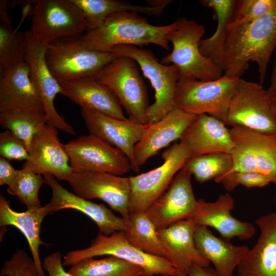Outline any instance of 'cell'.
Returning <instances> with one entry per match:
<instances>
[{
  "instance_id": "29",
  "label": "cell",
  "mask_w": 276,
  "mask_h": 276,
  "mask_svg": "<svg viewBox=\"0 0 276 276\" xmlns=\"http://www.w3.org/2000/svg\"><path fill=\"white\" fill-rule=\"evenodd\" d=\"M85 19L87 31L99 26L109 15L121 12H131L148 15H160L166 6L152 7L119 0H71Z\"/></svg>"
},
{
  "instance_id": "34",
  "label": "cell",
  "mask_w": 276,
  "mask_h": 276,
  "mask_svg": "<svg viewBox=\"0 0 276 276\" xmlns=\"http://www.w3.org/2000/svg\"><path fill=\"white\" fill-rule=\"evenodd\" d=\"M2 127L21 140L29 150L36 134L47 124L43 111H21L0 113Z\"/></svg>"
},
{
  "instance_id": "19",
  "label": "cell",
  "mask_w": 276,
  "mask_h": 276,
  "mask_svg": "<svg viewBox=\"0 0 276 276\" xmlns=\"http://www.w3.org/2000/svg\"><path fill=\"white\" fill-rule=\"evenodd\" d=\"M43 176L45 183L52 191L50 201L47 204L51 213L64 209L75 210L90 218L97 225L99 232L105 235L124 231L125 220L116 215L105 204L93 202L69 191L51 175Z\"/></svg>"
},
{
  "instance_id": "35",
  "label": "cell",
  "mask_w": 276,
  "mask_h": 276,
  "mask_svg": "<svg viewBox=\"0 0 276 276\" xmlns=\"http://www.w3.org/2000/svg\"><path fill=\"white\" fill-rule=\"evenodd\" d=\"M27 39L26 32L0 24L1 69H8L25 62Z\"/></svg>"
},
{
  "instance_id": "7",
  "label": "cell",
  "mask_w": 276,
  "mask_h": 276,
  "mask_svg": "<svg viewBox=\"0 0 276 276\" xmlns=\"http://www.w3.org/2000/svg\"><path fill=\"white\" fill-rule=\"evenodd\" d=\"M110 52L116 56L134 59L154 90V102L146 113V125L158 121L175 108L174 95L179 76L174 65L163 64L150 50L134 45H117Z\"/></svg>"
},
{
  "instance_id": "12",
  "label": "cell",
  "mask_w": 276,
  "mask_h": 276,
  "mask_svg": "<svg viewBox=\"0 0 276 276\" xmlns=\"http://www.w3.org/2000/svg\"><path fill=\"white\" fill-rule=\"evenodd\" d=\"M224 123L268 133H276L270 97L262 84L240 78Z\"/></svg>"
},
{
  "instance_id": "17",
  "label": "cell",
  "mask_w": 276,
  "mask_h": 276,
  "mask_svg": "<svg viewBox=\"0 0 276 276\" xmlns=\"http://www.w3.org/2000/svg\"><path fill=\"white\" fill-rule=\"evenodd\" d=\"M57 130L46 124L36 134L28 150L29 159L22 168L68 181L74 171L65 146L59 141Z\"/></svg>"
},
{
  "instance_id": "1",
  "label": "cell",
  "mask_w": 276,
  "mask_h": 276,
  "mask_svg": "<svg viewBox=\"0 0 276 276\" xmlns=\"http://www.w3.org/2000/svg\"><path fill=\"white\" fill-rule=\"evenodd\" d=\"M276 48V10L255 21L229 23L221 68L224 74L241 78L249 61L258 66L260 83L265 80L268 64Z\"/></svg>"
},
{
  "instance_id": "36",
  "label": "cell",
  "mask_w": 276,
  "mask_h": 276,
  "mask_svg": "<svg viewBox=\"0 0 276 276\" xmlns=\"http://www.w3.org/2000/svg\"><path fill=\"white\" fill-rule=\"evenodd\" d=\"M45 183L43 176L28 171L19 170L13 182L7 186V192L16 196L27 209L41 206L39 197L40 189Z\"/></svg>"
},
{
  "instance_id": "6",
  "label": "cell",
  "mask_w": 276,
  "mask_h": 276,
  "mask_svg": "<svg viewBox=\"0 0 276 276\" xmlns=\"http://www.w3.org/2000/svg\"><path fill=\"white\" fill-rule=\"evenodd\" d=\"M113 256L136 265L147 276H179L167 259L148 254L131 245L123 231L109 235L99 233L87 247L71 250L63 257L64 266H72L82 260L99 256Z\"/></svg>"
},
{
  "instance_id": "10",
  "label": "cell",
  "mask_w": 276,
  "mask_h": 276,
  "mask_svg": "<svg viewBox=\"0 0 276 276\" xmlns=\"http://www.w3.org/2000/svg\"><path fill=\"white\" fill-rule=\"evenodd\" d=\"M30 31L41 44L54 40L79 37L87 30L84 16L71 0L32 1Z\"/></svg>"
},
{
  "instance_id": "22",
  "label": "cell",
  "mask_w": 276,
  "mask_h": 276,
  "mask_svg": "<svg viewBox=\"0 0 276 276\" xmlns=\"http://www.w3.org/2000/svg\"><path fill=\"white\" fill-rule=\"evenodd\" d=\"M0 73V113L44 112L40 96L25 62L10 68L1 69Z\"/></svg>"
},
{
  "instance_id": "11",
  "label": "cell",
  "mask_w": 276,
  "mask_h": 276,
  "mask_svg": "<svg viewBox=\"0 0 276 276\" xmlns=\"http://www.w3.org/2000/svg\"><path fill=\"white\" fill-rule=\"evenodd\" d=\"M233 148L232 172H255L276 184V133L240 126L229 129Z\"/></svg>"
},
{
  "instance_id": "16",
  "label": "cell",
  "mask_w": 276,
  "mask_h": 276,
  "mask_svg": "<svg viewBox=\"0 0 276 276\" xmlns=\"http://www.w3.org/2000/svg\"><path fill=\"white\" fill-rule=\"evenodd\" d=\"M27 39L25 62L29 67L30 77L42 102L47 124L72 135L76 131L57 111L54 101L61 94L59 82L53 76L45 61L46 46L40 43L30 30L26 31Z\"/></svg>"
},
{
  "instance_id": "15",
  "label": "cell",
  "mask_w": 276,
  "mask_h": 276,
  "mask_svg": "<svg viewBox=\"0 0 276 276\" xmlns=\"http://www.w3.org/2000/svg\"><path fill=\"white\" fill-rule=\"evenodd\" d=\"M191 176L184 167L166 191L145 212L157 230L191 219L196 213L199 202L193 192Z\"/></svg>"
},
{
  "instance_id": "37",
  "label": "cell",
  "mask_w": 276,
  "mask_h": 276,
  "mask_svg": "<svg viewBox=\"0 0 276 276\" xmlns=\"http://www.w3.org/2000/svg\"><path fill=\"white\" fill-rule=\"evenodd\" d=\"M276 10V0L236 1L231 23L242 24L258 20Z\"/></svg>"
},
{
  "instance_id": "46",
  "label": "cell",
  "mask_w": 276,
  "mask_h": 276,
  "mask_svg": "<svg viewBox=\"0 0 276 276\" xmlns=\"http://www.w3.org/2000/svg\"><path fill=\"white\" fill-rule=\"evenodd\" d=\"M270 97L272 111L276 121V91Z\"/></svg>"
},
{
  "instance_id": "24",
  "label": "cell",
  "mask_w": 276,
  "mask_h": 276,
  "mask_svg": "<svg viewBox=\"0 0 276 276\" xmlns=\"http://www.w3.org/2000/svg\"><path fill=\"white\" fill-rule=\"evenodd\" d=\"M256 223L259 237L238 265V276H276V212L260 216Z\"/></svg>"
},
{
  "instance_id": "26",
  "label": "cell",
  "mask_w": 276,
  "mask_h": 276,
  "mask_svg": "<svg viewBox=\"0 0 276 276\" xmlns=\"http://www.w3.org/2000/svg\"><path fill=\"white\" fill-rule=\"evenodd\" d=\"M194 241L199 252L213 263L219 276H234L249 249L246 245H235L229 239L217 237L208 227L197 224Z\"/></svg>"
},
{
  "instance_id": "4",
  "label": "cell",
  "mask_w": 276,
  "mask_h": 276,
  "mask_svg": "<svg viewBox=\"0 0 276 276\" xmlns=\"http://www.w3.org/2000/svg\"><path fill=\"white\" fill-rule=\"evenodd\" d=\"M116 57L111 52L86 48L78 37L54 40L46 46L44 54L48 68L59 82L96 79Z\"/></svg>"
},
{
  "instance_id": "13",
  "label": "cell",
  "mask_w": 276,
  "mask_h": 276,
  "mask_svg": "<svg viewBox=\"0 0 276 276\" xmlns=\"http://www.w3.org/2000/svg\"><path fill=\"white\" fill-rule=\"evenodd\" d=\"M64 146L75 172L94 171L122 176L132 170L123 152L94 135L80 136Z\"/></svg>"
},
{
  "instance_id": "47",
  "label": "cell",
  "mask_w": 276,
  "mask_h": 276,
  "mask_svg": "<svg viewBox=\"0 0 276 276\" xmlns=\"http://www.w3.org/2000/svg\"><path fill=\"white\" fill-rule=\"evenodd\" d=\"M274 202L276 204V191H275V195H274Z\"/></svg>"
},
{
  "instance_id": "30",
  "label": "cell",
  "mask_w": 276,
  "mask_h": 276,
  "mask_svg": "<svg viewBox=\"0 0 276 276\" xmlns=\"http://www.w3.org/2000/svg\"><path fill=\"white\" fill-rule=\"evenodd\" d=\"M200 3L213 10L217 26L212 36L201 40L199 50L202 55L221 68L224 43L228 27L232 19L236 1L202 0Z\"/></svg>"
},
{
  "instance_id": "43",
  "label": "cell",
  "mask_w": 276,
  "mask_h": 276,
  "mask_svg": "<svg viewBox=\"0 0 276 276\" xmlns=\"http://www.w3.org/2000/svg\"><path fill=\"white\" fill-rule=\"evenodd\" d=\"M188 276H219L214 268L194 265L189 271Z\"/></svg>"
},
{
  "instance_id": "25",
  "label": "cell",
  "mask_w": 276,
  "mask_h": 276,
  "mask_svg": "<svg viewBox=\"0 0 276 276\" xmlns=\"http://www.w3.org/2000/svg\"><path fill=\"white\" fill-rule=\"evenodd\" d=\"M187 143L191 157L209 153H231L233 148L229 129L219 119L206 114L196 116L180 139Z\"/></svg>"
},
{
  "instance_id": "32",
  "label": "cell",
  "mask_w": 276,
  "mask_h": 276,
  "mask_svg": "<svg viewBox=\"0 0 276 276\" xmlns=\"http://www.w3.org/2000/svg\"><path fill=\"white\" fill-rule=\"evenodd\" d=\"M68 271L74 276L145 275L140 267L113 256H106L99 259H84L71 266Z\"/></svg>"
},
{
  "instance_id": "14",
  "label": "cell",
  "mask_w": 276,
  "mask_h": 276,
  "mask_svg": "<svg viewBox=\"0 0 276 276\" xmlns=\"http://www.w3.org/2000/svg\"><path fill=\"white\" fill-rule=\"evenodd\" d=\"M74 192L88 199H100L127 221L130 186L129 177L94 171L74 172L67 181Z\"/></svg>"
},
{
  "instance_id": "21",
  "label": "cell",
  "mask_w": 276,
  "mask_h": 276,
  "mask_svg": "<svg viewBox=\"0 0 276 276\" xmlns=\"http://www.w3.org/2000/svg\"><path fill=\"white\" fill-rule=\"evenodd\" d=\"M195 223L191 219L178 221L158 229V236L167 253V260L179 276H188L194 265L209 267L210 262L198 251L194 241Z\"/></svg>"
},
{
  "instance_id": "28",
  "label": "cell",
  "mask_w": 276,
  "mask_h": 276,
  "mask_svg": "<svg viewBox=\"0 0 276 276\" xmlns=\"http://www.w3.org/2000/svg\"><path fill=\"white\" fill-rule=\"evenodd\" d=\"M50 213L47 204L16 212L11 208L5 197L0 195V225L13 226L22 234L41 276L45 275L39 254L40 246L45 244L40 238V228L43 220Z\"/></svg>"
},
{
  "instance_id": "9",
  "label": "cell",
  "mask_w": 276,
  "mask_h": 276,
  "mask_svg": "<svg viewBox=\"0 0 276 276\" xmlns=\"http://www.w3.org/2000/svg\"><path fill=\"white\" fill-rule=\"evenodd\" d=\"M138 66L131 58L117 56L101 71L96 80L113 93L130 119L145 125L149 105L147 87Z\"/></svg>"
},
{
  "instance_id": "41",
  "label": "cell",
  "mask_w": 276,
  "mask_h": 276,
  "mask_svg": "<svg viewBox=\"0 0 276 276\" xmlns=\"http://www.w3.org/2000/svg\"><path fill=\"white\" fill-rule=\"evenodd\" d=\"M61 254L55 251L44 257L42 267L49 276H74L64 269Z\"/></svg>"
},
{
  "instance_id": "39",
  "label": "cell",
  "mask_w": 276,
  "mask_h": 276,
  "mask_svg": "<svg viewBox=\"0 0 276 276\" xmlns=\"http://www.w3.org/2000/svg\"><path fill=\"white\" fill-rule=\"evenodd\" d=\"M272 182L269 178L255 172H232L223 177L219 183L231 191L239 185L247 188L264 187Z\"/></svg>"
},
{
  "instance_id": "45",
  "label": "cell",
  "mask_w": 276,
  "mask_h": 276,
  "mask_svg": "<svg viewBox=\"0 0 276 276\" xmlns=\"http://www.w3.org/2000/svg\"><path fill=\"white\" fill-rule=\"evenodd\" d=\"M267 91L270 97L276 91V59L273 66L270 79V84Z\"/></svg>"
},
{
  "instance_id": "3",
  "label": "cell",
  "mask_w": 276,
  "mask_h": 276,
  "mask_svg": "<svg viewBox=\"0 0 276 276\" xmlns=\"http://www.w3.org/2000/svg\"><path fill=\"white\" fill-rule=\"evenodd\" d=\"M174 22V28L167 35L168 41L172 44V50L160 62L174 65L179 79L208 81L220 78L223 73L222 69L202 55L199 50L204 26L185 17L179 18Z\"/></svg>"
},
{
  "instance_id": "42",
  "label": "cell",
  "mask_w": 276,
  "mask_h": 276,
  "mask_svg": "<svg viewBox=\"0 0 276 276\" xmlns=\"http://www.w3.org/2000/svg\"><path fill=\"white\" fill-rule=\"evenodd\" d=\"M19 170L15 169L9 160L0 157V185H10L16 178Z\"/></svg>"
},
{
  "instance_id": "27",
  "label": "cell",
  "mask_w": 276,
  "mask_h": 276,
  "mask_svg": "<svg viewBox=\"0 0 276 276\" xmlns=\"http://www.w3.org/2000/svg\"><path fill=\"white\" fill-rule=\"evenodd\" d=\"M61 94L81 107L112 117L125 119L113 93L96 79L59 82Z\"/></svg>"
},
{
  "instance_id": "48",
  "label": "cell",
  "mask_w": 276,
  "mask_h": 276,
  "mask_svg": "<svg viewBox=\"0 0 276 276\" xmlns=\"http://www.w3.org/2000/svg\"><path fill=\"white\" fill-rule=\"evenodd\" d=\"M142 276H147V275H142Z\"/></svg>"
},
{
  "instance_id": "31",
  "label": "cell",
  "mask_w": 276,
  "mask_h": 276,
  "mask_svg": "<svg viewBox=\"0 0 276 276\" xmlns=\"http://www.w3.org/2000/svg\"><path fill=\"white\" fill-rule=\"evenodd\" d=\"M123 231L128 241L137 249L167 260V253L157 229L146 212L130 214Z\"/></svg>"
},
{
  "instance_id": "33",
  "label": "cell",
  "mask_w": 276,
  "mask_h": 276,
  "mask_svg": "<svg viewBox=\"0 0 276 276\" xmlns=\"http://www.w3.org/2000/svg\"><path fill=\"white\" fill-rule=\"evenodd\" d=\"M199 183L214 179L216 183L232 171L231 153L217 152L191 157L184 166Z\"/></svg>"
},
{
  "instance_id": "23",
  "label": "cell",
  "mask_w": 276,
  "mask_h": 276,
  "mask_svg": "<svg viewBox=\"0 0 276 276\" xmlns=\"http://www.w3.org/2000/svg\"><path fill=\"white\" fill-rule=\"evenodd\" d=\"M198 202L196 213L190 219L195 224L213 227L221 237L229 240L235 237L246 240L255 234L256 228L251 223L241 221L231 215L235 201L229 193L221 194L214 202L202 199Z\"/></svg>"
},
{
  "instance_id": "44",
  "label": "cell",
  "mask_w": 276,
  "mask_h": 276,
  "mask_svg": "<svg viewBox=\"0 0 276 276\" xmlns=\"http://www.w3.org/2000/svg\"><path fill=\"white\" fill-rule=\"evenodd\" d=\"M8 4V1H0V24L12 26L11 19L7 12Z\"/></svg>"
},
{
  "instance_id": "8",
  "label": "cell",
  "mask_w": 276,
  "mask_h": 276,
  "mask_svg": "<svg viewBox=\"0 0 276 276\" xmlns=\"http://www.w3.org/2000/svg\"><path fill=\"white\" fill-rule=\"evenodd\" d=\"M189 146L180 140L165 150L159 166L129 177L130 186L129 212H145L167 189L176 174L191 158Z\"/></svg>"
},
{
  "instance_id": "20",
  "label": "cell",
  "mask_w": 276,
  "mask_h": 276,
  "mask_svg": "<svg viewBox=\"0 0 276 276\" xmlns=\"http://www.w3.org/2000/svg\"><path fill=\"white\" fill-rule=\"evenodd\" d=\"M196 116L175 107L160 120L146 125L141 140L134 149V159L138 171L140 167L159 151L180 139Z\"/></svg>"
},
{
  "instance_id": "38",
  "label": "cell",
  "mask_w": 276,
  "mask_h": 276,
  "mask_svg": "<svg viewBox=\"0 0 276 276\" xmlns=\"http://www.w3.org/2000/svg\"><path fill=\"white\" fill-rule=\"evenodd\" d=\"M1 276H41L32 256L22 249L16 250L3 263Z\"/></svg>"
},
{
  "instance_id": "40",
  "label": "cell",
  "mask_w": 276,
  "mask_h": 276,
  "mask_svg": "<svg viewBox=\"0 0 276 276\" xmlns=\"http://www.w3.org/2000/svg\"><path fill=\"white\" fill-rule=\"evenodd\" d=\"M0 155L9 160L26 161L29 157L25 143L7 130L0 133Z\"/></svg>"
},
{
  "instance_id": "2",
  "label": "cell",
  "mask_w": 276,
  "mask_h": 276,
  "mask_svg": "<svg viewBox=\"0 0 276 276\" xmlns=\"http://www.w3.org/2000/svg\"><path fill=\"white\" fill-rule=\"evenodd\" d=\"M174 26V22L166 26L152 25L137 13L121 12L109 15L99 26L78 38L86 48L102 52H110L120 45L142 48L149 44L169 50L167 35Z\"/></svg>"
},
{
  "instance_id": "18",
  "label": "cell",
  "mask_w": 276,
  "mask_h": 276,
  "mask_svg": "<svg viewBox=\"0 0 276 276\" xmlns=\"http://www.w3.org/2000/svg\"><path fill=\"white\" fill-rule=\"evenodd\" d=\"M89 134L97 136L123 152L129 159L132 170L137 173L134 149L142 139L146 125L129 118L120 119L95 111L81 108Z\"/></svg>"
},
{
  "instance_id": "5",
  "label": "cell",
  "mask_w": 276,
  "mask_h": 276,
  "mask_svg": "<svg viewBox=\"0 0 276 276\" xmlns=\"http://www.w3.org/2000/svg\"><path fill=\"white\" fill-rule=\"evenodd\" d=\"M240 78L223 74L208 81L179 79L174 95L175 107L195 116L209 114L224 123Z\"/></svg>"
}]
</instances>
